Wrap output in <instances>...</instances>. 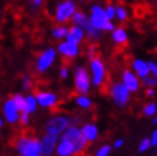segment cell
<instances>
[{
	"mask_svg": "<svg viewBox=\"0 0 157 156\" xmlns=\"http://www.w3.org/2000/svg\"><path fill=\"white\" fill-rule=\"evenodd\" d=\"M91 71H92V81L93 84L97 86L100 91L102 93L110 92V86H109V78H106V72L104 63L101 61L100 57L91 60Z\"/></svg>",
	"mask_w": 157,
	"mask_h": 156,
	"instance_id": "1",
	"label": "cell"
},
{
	"mask_svg": "<svg viewBox=\"0 0 157 156\" xmlns=\"http://www.w3.org/2000/svg\"><path fill=\"white\" fill-rule=\"evenodd\" d=\"M70 127V119L65 115H55L46 123V133L54 136H60Z\"/></svg>",
	"mask_w": 157,
	"mask_h": 156,
	"instance_id": "2",
	"label": "cell"
},
{
	"mask_svg": "<svg viewBox=\"0 0 157 156\" xmlns=\"http://www.w3.org/2000/svg\"><path fill=\"white\" fill-rule=\"evenodd\" d=\"M110 95L113 96L115 104L119 106H124L129 101L130 90L124 83H115L110 87Z\"/></svg>",
	"mask_w": 157,
	"mask_h": 156,
	"instance_id": "3",
	"label": "cell"
},
{
	"mask_svg": "<svg viewBox=\"0 0 157 156\" xmlns=\"http://www.w3.org/2000/svg\"><path fill=\"white\" fill-rule=\"evenodd\" d=\"M75 90L78 93L81 95H86L90 90V76L87 73V71L83 67H78L75 69Z\"/></svg>",
	"mask_w": 157,
	"mask_h": 156,
	"instance_id": "4",
	"label": "cell"
},
{
	"mask_svg": "<svg viewBox=\"0 0 157 156\" xmlns=\"http://www.w3.org/2000/svg\"><path fill=\"white\" fill-rule=\"evenodd\" d=\"M55 59V50L54 49H48L44 53H41L37 58L36 61V71L38 73H44L45 71H48L50 65L52 64V61Z\"/></svg>",
	"mask_w": 157,
	"mask_h": 156,
	"instance_id": "5",
	"label": "cell"
},
{
	"mask_svg": "<svg viewBox=\"0 0 157 156\" xmlns=\"http://www.w3.org/2000/svg\"><path fill=\"white\" fill-rule=\"evenodd\" d=\"M59 51L63 55V63H64V65H68L78 55V45L69 42V41L63 42L59 45Z\"/></svg>",
	"mask_w": 157,
	"mask_h": 156,
	"instance_id": "6",
	"label": "cell"
},
{
	"mask_svg": "<svg viewBox=\"0 0 157 156\" xmlns=\"http://www.w3.org/2000/svg\"><path fill=\"white\" fill-rule=\"evenodd\" d=\"M75 6L72 2H64L56 6V21L59 23H67L70 17H73Z\"/></svg>",
	"mask_w": 157,
	"mask_h": 156,
	"instance_id": "7",
	"label": "cell"
},
{
	"mask_svg": "<svg viewBox=\"0 0 157 156\" xmlns=\"http://www.w3.org/2000/svg\"><path fill=\"white\" fill-rule=\"evenodd\" d=\"M3 111H4V115H5V119L10 124H15L21 118V115H19L21 110H19V107L17 106V104L14 103L13 99H8L4 103Z\"/></svg>",
	"mask_w": 157,
	"mask_h": 156,
	"instance_id": "8",
	"label": "cell"
},
{
	"mask_svg": "<svg viewBox=\"0 0 157 156\" xmlns=\"http://www.w3.org/2000/svg\"><path fill=\"white\" fill-rule=\"evenodd\" d=\"M35 96L38 101V104L44 107H54L58 103V96L55 93L48 91H40L35 88Z\"/></svg>",
	"mask_w": 157,
	"mask_h": 156,
	"instance_id": "9",
	"label": "cell"
},
{
	"mask_svg": "<svg viewBox=\"0 0 157 156\" xmlns=\"http://www.w3.org/2000/svg\"><path fill=\"white\" fill-rule=\"evenodd\" d=\"M55 147H58V136L46 133L41 139V149L44 156H50L55 151Z\"/></svg>",
	"mask_w": 157,
	"mask_h": 156,
	"instance_id": "10",
	"label": "cell"
},
{
	"mask_svg": "<svg viewBox=\"0 0 157 156\" xmlns=\"http://www.w3.org/2000/svg\"><path fill=\"white\" fill-rule=\"evenodd\" d=\"M42 155V149H41V141L32 136L29 138V141L26 146V150L22 156H40Z\"/></svg>",
	"mask_w": 157,
	"mask_h": 156,
	"instance_id": "11",
	"label": "cell"
},
{
	"mask_svg": "<svg viewBox=\"0 0 157 156\" xmlns=\"http://www.w3.org/2000/svg\"><path fill=\"white\" fill-rule=\"evenodd\" d=\"M114 41L117 44L116 46V54H119L121 51H124V49L127 48L128 45V37H127V33H125V31L123 27H119L114 31Z\"/></svg>",
	"mask_w": 157,
	"mask_h": 156,
	"instance_id": "12",
	"label": "cell"
},
{
	"mask_svg": "<svg viewBox=\"0 0 157 156\" xmlns=\"http://www.w3.org/2000/svg\"><path fill=\"white\" fill-rule=\"evenodd\" d=\"M56 152L59 156H74L75 154V145L73 141L61 139L56 147Z\"/></svg>",
	"mask_w": 157,
	"mask_h": 156,
	"instance_id": "13",
	"label": "cell"
},
{
	"mask_svg": "<svg viewBox=\"0 0 157 156\" xmlns=\"http://www.w3.org/2000/svg\"><path fill=\"white\" fill-rule=\"evenodd\" d=\"M123 83L130 90V92H134V91H137V90L139 88L138 78H137L134 74H133L128 68L123 72Z\"/></svg>",
	"mask_w": 157,
	"mask_h": 156,
	"instance_id": "14",
	"label": "cell"
},
{
	"mask_svg": "<svg viewBox=\"0 0 157 156\" xmlns=\"http://www.w3.org/2000/svg\"><path fill=\"white\" fill-rule=\"evenodd\" d=\"M82 129H79L77 126H70L65 129V132L61 135V139H68V141H73L75 142L78 138H79L82 136Z\"/></svg>",
	"mask_w": 157,
	"mask_h": 156,
	"instance_id": "15",
	"label": "cell"
},
{
	"mask_svg": "<svg viewBox=\"0 0 157 156\" xmlns=\"http://www.w3.org/2000/svg\"><path fill=\"white\" fill-rule=\"evenodd\" d=\"M67 38H68V41H69V42H73V44L78 45V44L82 41V38H83V31H82V27L74 25L72 28L69 29V33H68Z\"/></svg>",
	"mask_w": 157,
	"mask_h": 156,
	"instance_id": "16",
	"label": "cell"
},
{
	"mask_svg": "<svg viewBox=\"0 0 157 156\" xmlns=\"http://www.w3.org/2000/svg\"><path fill=\"white\" fill-rule=\"evenodd\" d=\"M82 133L83 136L88 139L90 142L92 141H96L97 139V136H98V131H97V127L95 126V124H84L83 128H82Z\"/></svg>",
	"mask_w": 157,
	"mask_h": 156,
	"instance_id": "17",
	"label": "cell"
},
{
	"mask_svg": "<svg viewBox=\"0 0 157 156\" xmlns=\"http://www.w3.org/2000/svg\"><path fill=\"white\" fill-rule=\"evenodd\" d=\"M82 28L86 29V32H87V36H88L90 40H92V41H97L98 38H101V29L93 26L92 23H91V21H88Z\"/></svg>",
	"mask_w": 157,
	"mask_h": 156,
	"instance_id": "18",
	"label": "cell"
},
{
	"mask_svg": "<svg viewBox=\"0 0 157 156\" xmlns=\"http://www.w3.org/2000/svg\"><path fill=\"white\" fill-rule=\"evenodd\" d=\"M133 67H134L137 74H138L140 78L147 77L148 73L151 72V71H150V67H148V64L144 63V61H143V60H140V59H137V60L133 61Z\"/></svg>",
	"mask_w": 157,
	"mask_h": 156,
	"instance_id": "19",
	"label": "cell"
},
{
	"mask_svg": "<svg viewBox=\"0 0 157 156\" xmlns=\"http://www.w3.org/2000/svg\"><path fill=\"white\" fill-rule=\"evenodd\" d=\"M86 50H87V57L90 58V60L100 57V48L96 44V41H92V42L87 44V49Z\"/></svg>",
	"mask_w": 157,
	"mask_h": 156,
	"instance_id": "20",
	"label": "cell"
},
{
	"mask_svg": "<svg viewBox=\"0 0 157 156\" xmlns=\"http://www.w3.org/2000/svg\"><path fill=\"white\" fill-rule=\"evenodd\" d=\"M72 22L74 23L75 26H79V27H83L86 23L88 22V19L86 18V15L81 10H75L74 14H73V17H72Z\"/></svg>",
	"mask_w": 157,
	"mask_h": 156,
	"instance_id": "21",
	"label": "cell"
},
{
	"mask_svg": "<svg viewBox=\"0 0 157 156\" xmlns=\"http://www.w3.org/2000/svg\"><path fill=\"white\" fill-rule=\"evenodd\" d=\"M91 23L95 27L100 28V29H105V26H106V23L109 22V19L106 17H100V15H95V14H92L91 15Z\"/></svg>",
	"mask_w": 157,
	"mask_h": 156,
	"instance_id": "22",
	"label": "cell"
},
{
	"mask_svg": "<svg viewBox=\"0 0 157 156\" xmlns=\"http://www.w3.org/2000/svg\"><path fill=\"white\" fill-rule=\"evenodd\" d=\"M12 99L14 100V103L17 104V106L19 107L21 111H26V109H27V99H25V96L17 93V95H13Z\"/></svg>",
	"mask_w": 157,
	"mask_h": 156,
	"instance_id": "23",
	"label": "cell"
},
{
	"mask_svg": "<svg viewBox=\"0 0 157 156\" xmlns=\"http://www.w3.org/2000/svg\"><path fill=\"white\" fill-rule=\"evenodd\" d=\"M68 33H69V31L64 26H58V27H55L54 31H52V35H54L55 38H64V37L68 36Z\"/></svg>",
	"mask_w": 157,
	"mask_h": 156,
	"instance_id": "24",
	"label": "cell"
},
{
	"mask_svg": "<svg viewBox=\"0 0 157 156\" xmlns=\"http://www.w3.org/2000/svg\"><path fill=\"white\" fill-rule=\"evenodd\" d=\"M26 99H27V109H26V111L33 113V111L36 110V106H37V103H38L37 99H36V96L29 95V96H27Z\"/></svg>",
	"mask_w": 157,
	"mask_h": 156,
	"instance_id": "25",
	"label": "cell"
},
{
	"mask_svg": "<svg viewBox=\"0 0 157 156\" xmlns=\"http://www.w3.org/2000/svg\"><path fill=\"white\" fill-rule=\"evenodd\" d=\"M77 104L79 105L81 107H83V109H90V107L92 106V101H91L87 96L82 95V96H79V97H77Z\"/></svg>",
	"mask_w": 157,
	"mask_h": 156,
	"instance_id": "26",
	"label": "cell"
},
{
	"mask_svg": "<svg viewBox=\"0 0 157 156\" xmlns=\"http://www.w3.org/2000/svg\"><path fill=\"white\" fill-rule=\"evenodd\" d=\"M157 111V105L155 103H151V104H147L144 107H143V114L146 116H152L155 115Z\"/></svg>",
	"mask_w": 157,
	"mask_h": 156,
	"instance_id": "27",
	"label": "cell"
},
{
	"mask_svg": "<svg viewBox=\"0 0 157 156\" xmlns=\"http://www.w3.org/2000/svg\"><path fill=\"white\" fill-rule=\"evenodd\" d=\"M116 14H117V18H119L121 22H125V21L128 19V13H127V10L124 9V6H123L121 4L117 5V8H116Z\"/></svg>",
	"mask_w": 157,
	"mask_h": 156,
	"instance_id": "28",
	"label": "cell"
},
{
	"mask_svg": "<svg viewBox=\"0 0 157 156\" xmlns=\"http://www.w3.org/2000/svg\"><path fill=\"white\" fill-rule=\"evenodd\" d=\"M22 86H23V90L25 91H29L31 88H32L33 82L28 76H23L22 77Z\"/></svg>",
	"mask_w": 157,
	"mask_h": 156,
	"instance_id": "29",
	"label": "cell"
},
{
	"mask_svg": "<svg viewBox=\"0 0 157 156\" xmlns=\"http://www.w3.org/2000/svg\"><path fill=\"white\" fill-rule=\"evenodd\" d=\"M152 146V141L150 138H144V139H142V142H140V145H139V149H138V151L139 152H144V151H147L150 147Z\"/></svg>",
	"mask_w": 157,
	"mask_h": 156,
	"instance_id": "30",
	"label": "cell"
},
{
	"mask_svg": "<svg viewBox=\"0 0 157 156\" xmlns=\"http://www.w3.org/2000/svg\"><path fill=\"white\" fill-rule=\"evenodd\" d=\"M143 84L147 86V87H153V86H157V77H144L143 78Z\"/></svg>",
	"mask_w": 157,
	"mask_h": 156,
	"instance_id": "31",
	"label": "cell"
},
{
	"mask_svg": "<svg viewBox=\"0 0 157 156\" xmlns=\"http://www.w3.org/2000/svg\"><path fill=\"white\" fill-rule=\"evenodd\" d=\"M19 122H21V126L22 127H27L28 123H29V113L28 111H22L21 113Z\"/></svg>",
	"mask_w": 157,
	"mask_h": 156,
	"instance_id": "32",
	"label": "cell"
},
{
	"mask_svg": "<svg viewBox=\"0 0 157 156\" xmlns=\"http://www.w3.org/2000/svg\"><path fill=\"white\" fill-rule=\"evenodd\" d=\"M110 151H111V147L109 145H105L102 147H100L96 152V156H109L110 155Z\"/></svg>",
	"mask_w": 157,
	"mask_h": 156,
	"instance_id": "33",
	"label": "cell"
},
{
	"mask_svg": "<svg viewBox=\"0 0 157 156\" xmlns=\"http://www.w3.org/2000/svg\"><path fill=\"white\" fill-rule=\"evenodd\" d=\"M92 14H95V15H100V17H106V18H107L106 12H105L101 6H98V5H96V6H93V8H92Z\"/></svg>",
	"mask_w": 157,
	"mask_h": 156,
	"instance_id": "34",
	"label": "cell"
},
{
	"mask_svg": "<svg viewBox=\"0 0 157 156\" xmlns=\"http://www.w3.org/2000/svg\"><path fill=\"white\" fill-rule=\"evenodd\" d=\"M29 4H31V9L32 10H37L44 3V0H28Z\"/></svg>",
	"mask_w": 157,
	"mask_h": 156,
	"instance_id": "35",
	"label": "cell"
},
{
	"mask_svg": "<svg viewBox=\"0 0 157 156\" xmlns=\"http://www.w3.org/2000/svg\"><path fill=\"white\" fill-rule=\"evenodd\" d=\"M106 15H107V19H113L115 17V9H114V6L111 4H109L107 8H106Z\"/></svg>",
	"mask_w": 157,
	"mask_h": 156,
	"instance_id": "36",
	"label": "cell"
},
{
	"mask_svg": "<svg viewBox=\"0 0 157 156\" xmlns=\"http://www.w3.org/2000/svg\"><path fill=\"white\" fill-rule=\"evenodd\" d=\"M148 67H150V71H151V73L155 76V77H157V64L156 63H153V61H148Z\"/></svg>",
	"mask_w": 157,
	"mask_h": 156,
	"instance_id": "37",
	"label": "cell"
},
{
	"mask_svg": "<svg viewBox=\"0 0 157 156\" xmlns=\"http://www.w3.org/2000/svg\"><path fill=\"white\" fill-rule=\"evenodd\" d=\"M60 77L61 78H67L68 77V65H63L60 69Z\"/></svg>",
	"mask_w": 157,
	"mask_h": 156,
	"instance_id": "38",
	"label": "cell"
},
{
	"mask_svg": "<svg viewBox=\"0 0 157 156\" xmlns=\"http://www.w3.org/2000/svg\"><path fill=\"white\" fill-rule=\"evenodd\" d=\"M151 141H152V146L153 147H157V129L152 133V138H151Z\"/></svg>",
	"mask_w": 157,
	"mask_h": 156,
	"instance_id": "39",
	"label": "cell"
},
{
	"mask_svg": "<svg viewBox=\"0 0 157 156\" xmlns=\"http://www.w3.org/2000/svg\"><path fill=\"white\" fill-rule=\"evenodd\" d=\"M123 145H124V139H117V141H115V143H114V147L115 149H120Z\"/></svg>",
	"mask_w": 157,
	"mask_h": 156,
	"instance_id": "40",
	"label": "cell"
},
{
	"mask_svg": "<svg viewBox=\"0 0 157 156\" xmlns=\"http://www.w3.org/2000/svg\"><path fill=\"white\" fill-rule=\"evenodd\" d=\"M146 95H147L148 97H152V96L155 95V91H153V88H150V90H147V91H146Z\"/></svg>",
	"mask_w": 157,
	"mask_h": 156,
	"instance_id": "41",
	"label": "cell"
},
{
	"mask_svg": "<svg viewBox=\"0 0 157 156\" xmlns=\"http://www.w3.org/2000/svg\"><path fill=\"white\" fill-rule=\"evenodd\" d=\"M153 124H157V116H156V118L153 119Z\"/></svg>",
	"mask_w": 157,
	"mask_h": 156,
	"instance_id": "42",
	"label": "cell"
},
{
	"mask_svg": "<svg viewBox=\"0 0 157 156\" xmlns=\"http://www.w3.org/2000/svg\"><path fill=\"white\" fill-rule=\"evenodd\" d=\"M83 2H86V3H90V2H91V0H83Z\"/></svg>",
	"mask_w": 157,
	"mask_h": 156,
	"instance_id": "43",
	"label": "cell"
},
{
	"mask_svg": "<svg viewBox=\"0 0 157 156\" xmlns=\"http://www.w3.org/2000/svg\"><path fill=\"white\" fill-rule=\"evenodd\" d=\"M155 154H157V149H156V151H155Z\"/></svg>",
	"mask_w": 157,
	"mask_h": 156,
	"instance_id": "44",
	"label": "cell"
}]
</instances>
